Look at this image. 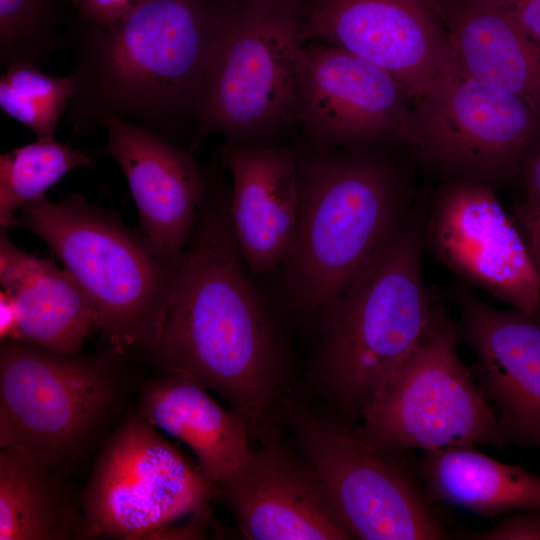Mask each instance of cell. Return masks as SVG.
<instances>
[{
    "label": "cell",
    "instance_id": "1",
    "mask_svg": "<svg viewBox=\"0 0 540 540\" xmlns=\"http://www.w3.org/2000/svg\"><path fill=\"white\" fill-rule=\"evenodd\" d=\"M227 197L216 171L192 235L171 263L165 322L150 360L159 372L185 375L220 395L263 439L284 381L285 348L241 257Z\"/></svg>",
    "mask_w": 540,
    "mask_h": 540
},
{
    "label": "cell",
    "instance_id": "2",
    "mask_svg": "<svg viewBox=\"0 0 540 540\" xmlns=\"http://www.w3.org/2000/svg\"><path fill=\"white\" fill-rule=\"evenodd\" d=\"M236 0H147L112 26L78 20L65 112L72 136L124 118L173 142L196 109ZM193 140V139H192Z\"/></svg>",
    "mask_w": 540,
    "mask_h": 540
},
{
    "label": "cell",
    "instance_id": "3",
    "mask_svg": "<svg viewBox=\"0 0 540 540\" xmlns=\"http://www.w3.org/2000/svg\"><path fill=\"white\" fill-rule=\"evenodd\" d=\"M395 149L297 147L299 213L280 270L286 303L314 318L389 246L415 205Z\"/></svg>",
    "mask_w": 540,
    "mask_h": 540
},
{
    "label": "cell",
    "instance_id": "4",
    "mask_svg": "<svg viewBox=\"0 0 540 540\" xmlns=\"http://www.w3.org/2000/svg\"><path fill=\"white\" fill-rule=\"evenodd\" d=\"M425 200L389 246L318 318L313 360L325 394L361 413L382 383L414 348L439 301L424 284Z\"/></svg>",
    "mask_w": 540,
    "mask_h": 540
},
{
    "label": "cell",
    "instance_id": "5",
    "mask_svg": "<svg viewBox=\"0 0 540 540\" xmlns=\"http://www.w3.org/2000/svg\"><path fill=\"white\" fill-rule=\"evenodd\" d=\"M141 383L108 348L58 354L2 340L0 447L31 450L68 475L96 456Z\"/></svg>",
    "mask_w": 540,
    "mask_h": 540
},
{
    "label": "cell",
    "instance_id": "6",
    "mask_svg": "<svg viewBox=\"0 0 540 540\" xmlns=\"http://www.w3.org/2000/svg\"><path fill=\"white\" fill-rule=\"evenodd\" d=\"M13 228L41 238L92 304L107 348L150 358L165 322L172 264L156 257L119 217L78 193L25 205Z\"/></svg>",
    "mask_w": 540,
    "mask_h": 540
},
{
    "label": "cell",
    "instance_id": "7",
    "mask_svg": "<svg viewBox=\"0 0 540 540\" xmlns=\"http://www.w3.org/2000/svg\"><path fill=\"white\" fill-rule=\"evenodd\" d=\"M308 0H236L196 109L194 152L211 134L270 143L295 125Z\"/></svg>",
    "mask_w": 540,
    "mask_h": 540
},
{
    "label": "cell",
    "instance_id": "8",
    "mask_svg": "<svg viewBox=\"0 0 540 540\" xmlns=\"http://www.w3.org/2000/svg\"><path fill=\"white\" fill-rule=\"evenodd\" d=\"M458 326L439 300L418 342L363 407L355 432L376 449L507 446L496 411L458 354Z\"/></svg>",
    "mask_w": 540,
    "mask_h": 540
},
{
    "label": "cell",
    "instance_id": "9",
    "mask_svg": "<svg viewBox=\"0 0 540 540\" xmlns=\"http://www.w3.org/2000/svg\"><path fill=\"white\" fill-rule=\"evenodd\" d=\"M214 488L151 422L128 409L99 449L84 489L81 540L162 539L208 510Z\"/></svg>",
    "mask_w": 540,
    "mask_h": 540
},
{
    "label": "cell",
    "instance_id": "10",
    "mask_svg": "<svg viewBox=\"0 0 540 540\" xmlns=\"http://www.w3.org/2000/svg\"><path fill=\"white\" fill-rule=\"evenodd\" d=\"M280 405L307 464L353 538H450L431 501L396 456L355 431L309 410L292 397Z\"/></svg>",
    "mask_w": 540,
    "mask_h": 540
},
{
    "label": "cell",
    "instance_id": "11",
    "mask_svg": "<svg viewBox=\"0 0 540 540\" xmlns=\"http://www.w3.org/2000/svg\"><path fill=\"white\" fill-rule=\"evenodd\" d=\"M540 145V112L523 98L460 73L412 105L403 149L441 180L492 186L522 175Z\"/></svg>",
    "mask_w": 540,
    "mask_h": 540
},
{
    "label": "cell",
    "instance_id": "12",
    "mask_svg": "<svg viewBox=\"0 0 540 540\" xmlns=\"http://www.w3.org/2000/svg\"><path fill=\"white\" fill-rule=\"evenodd\" d=\"M493 187L441 180L425 200V245L468 284L540 319V279L527 242Z\"/></svg>",
    "mask_w": 540,
    "mask_h": 540
},
{
    "label": "cell",
    "instance_id": "13",
    "mask_svg": "<svg viewBox=\"0 0 540 540\" xmlns=\"http://www.w3.org/2000/svg\"><path fill=\"white\" fill-rule=\"evenodd\" d=\"M412 102L378 66L336 46L308 41L295 125L316 148L404 147Z\"/></svg>",
    "mask_w": 540,
    "mask_h": 540
},
{
    "label": "cell",
    "instance_id": "14",
    "mask_svg": "<svg viewBox=\"0 0 540 540\" xmlns=\"http://www.w3.org/2000/svg\"><path fill=\"white\" fill-rule=\"evenodd\" d=\"M308 41L336 46L392 76L412 105L456 71L434 0H308Z\"/></svg>",
    "mask_w": 540,
    "mask_h": 540
},
{
    "label": "cell",
    "instance_id": "15",
    "mask_svg": "<svg viewBox=\"0 0 540 540\" xmlns=\"http://www.w3.org/2000/svg\"><path fill=\"white\" fill-rule=\"evenodd\" d=\"M107 132L102 154L121 168L136 204V233L159 259L172 263L187 245L211 170H203L189 149L124 118L102 119Z\"/></svg>",
    "mask_w": 540,
    "mask_h": 540
},
{
    "label": "cell",
    "instance_id": "16",
    "mask_svg": "<svg viewBox=\"0 0 540 540\" xmlns=\"http://www.w3.org/2000/svg\"><path fill=\"white\" fill-rule=\"evenodd\" d=\"M453 297L459 337L475 356L472 373L507 446L540 448V319L494 308L462 286Z\"/></svg>",
    "mask_w": 540,
    "mask_h": 540
},
{
    "label": "cell",
    "instance_id": "17",
    "mask_svg": "<svg viewBox=\"0 0 540 540\" xmlns=\"http://www.w3.org/2000/svg\"><path fill=\"white\" fill-rule=\"evenodd\" d=\"M213 488L249 539H353L312 468L271 435Z\"/></svg>",
    "mask_w": 540,
    "mask_h": 540
},
{
    "label": "cell",
    "instance_id": "18",
    "mask_svg": "<svg viewBox=\"0 0 540 540\" xmlns=\"http://www.w3.org/2000/svg\"><path fill=\"white\" fill-rule=\"evenodd\" d=\"M220 155L231 174L227 209L241 257L251 275L277 270L298 222L297 147L225 141Z\"/></svg>",
    "mask_w": 540,
    "mask_h": 540
},
{
    "label": "cell",
    "instance_id": "19",
    "mask_svg": "<svg viewBox=\"0 0 540 540\" xmlns=\"http://www.w3.org/2000/svg\"><path fill=\"white\" fill-rule=\"evenodd\" d=\"M206 390L185 375L159 372L142 381L134 410L190 448L213 487L244 461L251 434L238 412L220 406Z\"/></svg>",
    "mask_w": 540,
    "mask_h": 540
},
{
    "label": "cell",
    "instance_id": "20",
    "mask_svg": "<svg viewBox=\"0 0 540 540\" xmlns=\"http://www.w3.org/2000/svg\"><path fill=\"white\" fill-rule=\"evenodd\" d=\"M0 284L16 304L21 342L58 354H76L99 329L92 304L71 274L19 249L3 229Z\"/></svg>",
    "mask_w": 540,
    "mask_h": 540
},
{
    "label": "cell",
    "instance_id": "21",
    "mask_svg": "<svg viewBox=\"0 0 540 540\" xmlns=\"http://www.w3.org/2000/svg\"><path fill=\"white\" fill-rule=\"evenodd\" d=\"M456 69L526 100L540 112V45L483 0H434Z\"/></svg>",
    "mask_w": 540,
    "mask_h": 540
},
{
    "label": "cell",
    "instance_id": "22",
    "mask_svg": "<svg viewBox=\"0 0 540 540\" xmlns=\"http://www.w3.org/2000/svg\"><path fill=\"white\" fill-rule=\"evenodd\" d=\"M43 456L0 447V540H81V492Z\"/></svg>",
    "mask_w": 540,
    "mask_h": 540
},
{
    "label": "cell",
    "instance_id": "23",
    "mask_svg": "<svg viewBox=\"0 0 540 540\" xmlns=\"http://www.w3.org/2000/svg\"><path fill=\"white\" fill-rule=\"evenodd\" d=\"M417 471L431 502L483 516L540 509V476L521 464L498 461L475 446L425 450Z\"/></svg>",
    "mask_w": 540,
    "mask_h": 540
},
{
    "label": "cell",
    "instance_id": "24",
    "mask_svg": "<svg viewBox=\"0 0 540 540\" xmlns=\"http://www.w3.org/2000/svg\"><path fill=\"white\" fill-rule=\"evenodd\" d=\"M72 0H0V62L40 67L73 46Z\"/></svg>",
    "mask_w": 540,
    "mask_h": 540
},
{
    "label": "cell",
    "instance_id": "25",
    "mask_svg": "<svg viewBox=\"0 0 540 540\" xmlns=\"http://www.w3.org/2000/svg\"><path fill=\"white\" fill-rule=\"evenodd\" d=\"M95 156L71 141L37 139L0 156V226L13 228L25 205L45 199L46 191L77 168H93Z\"/></svg>",
    "mask_w": 540,
    "mask_h": 540
},
{
    "label": "cell",
    "instance_id": "26",
    "mask_svg": "<svg viewBox=\"0 0 540 540\" xmlns=\"http://www.w3.org/2000/svg\"><path fill=\"white\" fill-rule=\"evenodd\" d=\"M73 89L69 75L52 76L35 65L14 63L0 77V108L37 139L53 140Z\"/></svg>",
    "mask_w": 540,
    "mask_h": 540
},
{
    "label": "cell",
    "instance_id": "27",
    "mask_svg": "<svg viewBox=\"0 0 540 540\" xmlns=\"http://www.w3.org/2000/svg\"><path fill=\"white\" fill-rule=\"evenodd\" d=\"M461 536L473 540H540V509L510 512L487 531H467Z\"/></svg>",
    "mask_w": 540,
    "mask_h": 540
},
{
    "label": "cell",
    "instance_id": "28",
    "mask_svg": "<svg viewBox=\"0 0 540 540\" xmlns=\"http://www.w3.org/2000/svg\"><path fill=\"white\" fill-rule=\"evenodd\" d=\"M524 198L514 209L513 219L523 235L540 225V145L525 166Z\"/></svg>",
    "mask_w": 540,
    "mask_h": 540
},
{
    "label": "cell",
    "instance_id": "29",
    "mask_svg": "<svg viewBox=\"0 0 540 540\" xmlns=\"http://www.w3.org/2000/svg\"><path fill=\"white\" fill-rule=\"evenodd\" d=\"M147 0H72L78 20L112 26Z\"/></svg>",
    "mask_w": 540,
    "mask_h": 540
},
{
    "label": "cell",
    "instance_id": "30",
    "mask_svg": "<svg viewBox=\"0 0 540 540\" xmlns=\"http://www.w3.org/2000/svg\"><path fill=\"white\" fill-rule=\"evenodd\" d=\"M510 17L540 45V0H483Z\"/></svg>",
    "mask_w": 540,
    "mask_h": 540
},
{
    "label": "cell",
    "instance_id": "31",
    "mask_svg": "<svg viewBox=\"0 0 540 540\" xmlns=\"http://www.w3.org/2000/svg\"><path fill=\"white\" fill-rule=\"evenodd\" d=\"M0 338L19 341L18 312L13 298L6 292H0Z\"/></svg>",
    "mask_w": 540,
    "mask_h": 540
},
{
    "label": "cell",
    "instance_id": "32",
    "mask_svg": "<svg viewBox=\"0 0 540 540\" xmlns=\"http://www.w3.org/2000/svg\"><path fill=\"white\" fill-rule=\"evenodd\" d=\"M540 279V225L524 235Z\"/></svg>",
    "mask_w": 540,
    "mask_h": 540
}]
</instances>
